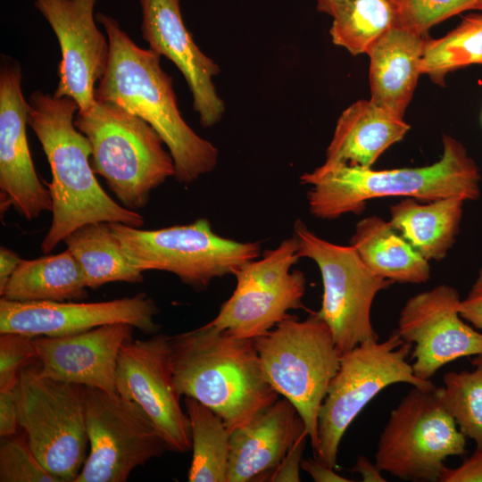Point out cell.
Masks as SVG:
<instances>
[{"mask_svg": "<svg viewBox=\"0 0 482 482\" xmlns=\"http://www.w3.org/2000/svg\"><path fill=\"white\" fill-rule=\"evenodd\" d=\"M18 427L20 425L14 389L0 391V436H13Z\"/></svg>", "mask_w": 482, "mask_h": 482, "instance_id": "74e56055", "label": "cell"}, {"mask_svg": "<svg viewBox=\"0 0 482 482\" xmlns=\"http://www.w3.org/2000/svg\"><path fill=\"white\" fill-rule=\"evenodd\" d=\"M74 125L91 145L93 171L127 209L144 208L152 191L174 176L173 159L160 135L122 107L96 100L78 111Z\"/></svg>", "mask_w": 482, "mask_h": 482, "instance_id": "5b68a950", "label": "cell"}, {"mask_svg": "<svg viewBox=\"0 0 482 482\" xmlns=\"http://www.w3.org/2000/svg\"><path fill=\"white\" fill-rule=\"evenodd\" d=\"M461 317L482 333V267L467 296L459 303Z\"/></svg>", "mask_w": 482, "mask_h": 482, "instance_id": "8d00e7d4", "label": "cell"}, {"mask_svg": "<svg viewBox=\"0 0 482 482\" xmlns=\"http://www.w3.org/2000/svg\"><path fill=\"white\" fill-rule=\"evenodd\" d=\"M411 345L394 331L386 340L364 342L341 354L340 365L320 406L318 445L313 457L337 468V452L345 432L362 410L384 388L396 383L433 388L431 380L418 378L407 361Z\"/></svg>", "mask_w": 482, "mask_h": 482, "instance_id": "ba28073f", "label": "cell"}, {"mask_svg": "<svg viewBox=\"0 0 482 482\" xmlns=\"http://www.w3.org/2000/svg\"><path fill=\"white\" fill-rule=\"evenodd\" d=\"M440 482H482V447L476 446L474 452L462 460L456 468L443 470Z\"/></svg>", "mask_w": 482, "mask_h": 482, "instance_id": "e575fe53", "label": "cell"}, {"mask_svg": "<svg viewBox=\"0 0 482 482\" xmlns=\"http://www.w3.org/2000/svg\"><path fill=\"white\" fill-rule=\"evenodd\" d=\"M458 290L440 284L410 297L395 332L411 345L413 374L430 380L439 369L462 357L482 354V333L459 313Z\"/></svg>", "mask_w": 482, "mask_h": 482, "instance_id": "9a60e30c", "label": "cell"}, {"mask_svg": "<svg viewBox=\"0 0 482 482\" xmlns=\"http://www.w3.org/2000/svg\"><path fill=\"white\" fill-rule=\"evenodd\" d=\"M81 269L70 250L22 260L4 287L2 298L14 302H68L87 297Z\"/></svg>", "mask_w": 482, "mask_h": 482, "instance_id": "484cf974", "label": "cell"}, {"mask_svg": "<svg viewBox=\"0 0 482 482\" xmlns=\"http://www.w3.org/2000/svg\"><path fill=\"white\" fill-rule=\"evenodd\" d=\"M1 482H62L37 460L25 437H7L0 447Z\"/></svg>", "mask_w": 482, "mask_h": 482, "instance_id": "d6a6232c", "label": "cell"}, {"mask_svg": "<svg viewBox=\"0 0 482 482\" xmlns=\"http://www.w3.org/2000/svg\"><path fill=\"white\" fill-rule=\"evenodd\" d=\"M84 389L28 367L14 388L19 425L31 451L62 482H73L87 458Z\"/></svg>", "mask_w": 482, "mask_h": 482, "instance_id": "9c48e42d", "label": "cell"}, {"mask_svg": "<svg viewBox=\"0 0 482 482\" xmlns=\"http://www.w3.org/2000/svg\"><path fill=\"white\" fill-rule=\"evenodd\" d=\"M412 389L391 411L378 440L375 463L406 481L437 482L450 456L466 453V436L435 393Z\"/></svg>", "mask_w": 482, "mask_h": 482, "instance_id": "30bf717a", "label": "cell"}, {"mask_svg": "<svg viewBox=\"0 0 482 482\" xmlns=\"http://www.w3.org/2000/svg\"><path fill=\"white\" fill-rule=\"evenodd\" d=\"M21 67L3 56L0 69V189L4 206L12 205L28 220L52 211V199L41 182L29 148L26 127L29 102L21 89Z\"/></svg>", "mask_w": 482, "mask_h": 482, "instance_id": "ac0fdd59", "label": "cell"}, {"mask_svg": "<svg viewBox=\"0 0 482 482\" xmlns=\"http://www.w3.org/2000/svg\"><path fill=\"white\" fill-rule=\"evenodd\" d=\"M301 468L305 470L316 482H350L352 480L340 476L335 470L315 458L302 460Z\"/></svg>", "mask_w": 482, "mask_h": 482, "instance_id": "f35d334b", "label": "cell"}, {"mask_svg": "<svg viewBox=\"0 0 482 482\" xmlns=\"http://www.w3.org/2000/svg\"><path fill=\"white\" fill-rule=\"evenodd\" d=\"M170 353L168 335L127 341L118 356L116 393L143 410L168 450L187 453L192 448L190 422L175 387Z\"/></svg>", "mask_w": 482, "mask_h": 482, "instance_id": "5bb4252c", "label": "cell"}, {"mask_svg": "<svg viewBox=\"0 0 482 482\" xmlns=\"http://www.w3.org/2000/svg\"><path fill=\"white\" fill-rule=\"evenodd\" d=\"M477 10L482 11V0H478Z\"/></svg>", "mask_w": 482, "mask_h": 482, "instance_id": "7bdbcfd3", "label": "cell"}, {"mask_svg": "<svg viewBox=\"0 0 482 482\" xmlns=\"http://www.w3.org/2000/svg\"><path fill=\"white\" fill-rule=\"evenodd\" d=\"M110 224L125 254L142 271L172 273L195 290L205 288L217 278L235 276L261 255L259 241L221 237L204 218L157 229Z\"/></svg>", "mask_w": 482, "mask_h": 482, "instance_id": "52a82bcc", "label": "cell"}, {"mask_svg": "<svg viewBox=\"0 0 482 482\" xmlns=\"http://www.w3.org/2000/svg\"><path fill=\"white\" fill-rule=\"evenodd\" d=\"M253 342L268 382L295 406L314 451L320 409L340 365L328 326L316 312L289 315Z\"/></svg>", "mask_w": 482, "mask_h": 482, "instance_id": "8992f818", "label": "cell"}, {"mask_svg": "<svg viewBox=\"0 0 482 482\" xmlns=\"http://www.w3.org/2000/svg\"><path fill=\"white\" fill-rule=\"evenodd\" d=\"M155 302L144 293L104 302H14L0 299V333L62 337L104 325L126 323L144 333L158 331Z\"/></svg>", "mask_w": 482, "mask_h": 482, "instance_id": "2e32d148", "label": "cell"}, {"mask_svg": "<svg viewBox=\"0 0 482 482\" xmlns=\"http://www.w3.org/2000/svg\"><path fill=\"white\" fill-rule=\"evenodd\" d=\"M89 453L73 482H125L168 447L143 410L117 393L86 387Z\"/></svg>", "mask_w": 482, "mask_h": 482, "instance_id": "4fadbf2b", "label": "cell"}, {"mask_svg": "<svg viewBox=\"0 0 482 482\" xmlns=\"http://www.w3.org/2000/svg\"><path fill=\"white\" fill-rule=\"evenodd\" d=\"M312 215L332 220L362 212L368 201L388 196L430 202L447 197L472 201L480 195V173L466 148L445 135L441 158L427 166L374 170L355 165L321 164L300 177Z\"/></svg>", "mask_w": 482, "mask_h": 482, "instance_id": "277c9868", "label": "cell"}, {"mask_svg": "<svg viewBox=\"0 0 482 482\" xmlns=\"http://www.w3.org/2000/svg\"><path fill=\"white\" fill-rule=\"evenodd\" d=\"M427 37L392 27L369 49L370 101L403 118L419 76Z\"/></svg>", "mask_w": 482, "mask_h": 482, "instance_id": "7402d4cb", "label": "cell"}, {"mask_svg": "<svg viewBox=\"0 0 482 482\" xmlns=\"http://www.w3.org/2000/svg\"><path fill=\"white\" fill-rule=\"evenodd\" d=\"M395 19L390 0H351L333 16L330 36L353 55L367 54L395 26Z\"/></svg>", "mask_w": 482, "mask_h": 482, "instance_id": "f546056e", "label": "cell"}, {"mask_svg": "<svg viewBox=\"0 0 482 482\" xmlns=\"http://www.w3.org/2000/svg\"><path fill=\"white\" fill-rule=\"evenodd\" d=\"M133 328L114 323L73 335L33 337L38 371L54 380L116 393L119 353L133 339Z\"/></svg>", "mask_w": 482, "mask_h": 482, "instance_id": "ffe728a7", "label": "cell"}, {"mask_svg": "<svg viewBox=\"0 0 482 482\" xmlns=\"http://www.w3.org/2000/svg\"><path fill=\"white\" fill-rule=\"evenodd\" d=\"M170 366L179 395L212 410L230 433L279 396L264 375L253 339L208 323L171 337Z\"/></svg>", "mask_w": 482, "mask_h": 482, "instance_id": "3957f363", "label": "cell"}, {"mask_svg": "<svg viewBox=\"0 0 482 482\" xmlns=\"http://www.w3.org/2000/svg\"><path fill=\"white\" fill-rule=\"evenodd\" d=\"M22 259L15 252L1 246L0 248V291L4 287Z\"/></svg>", "mask_w": 482, "mask_h": 482, "instance_id": "ab89813d", "label": "cell"}, {"mask_svg": "<svg viewBox=\"0 0 482 482\" xmlns=\"http://www.w3.org/2000/svg\"><path fill=\"white\" fill-rule=\"evenodd\" d=\"M473 370L450 371L435 393L460 430L482 447V354L471 360Z\"/></svg>", "mask_w": 482, "mask_h": 482, "instance_id": "4dcf8cb0", "label": "cell"}, {"mask_svg": "<svg viewBox=\"0 0 482 482\" xmlns=\"http://www.w3.org/2000/svg\"><path fill=\"white\" fill-rule=\"evenodd\" d=\"M305 431L295 406L287 399L278 398L230 433L227 482L268 481Z\"/></svg>", "mask_w": 482, "mask_h": 482, "instance_id": "44dd1931", "label": "cell"}, {"mask_svg": "<svg viewBox=\"0 0 482 482\" xmlns=\"http://www.w3.org/2000/svg\"><path fill=\"white\" fill-rule=\"evenodd\" d=\"M96 20L104 26L110 45L108 66L96 87V100L115 104L149 123L168 147L173 178L180 184H190L212 171L219 151L183 119L161 56L137 46L114 18L98 12Z\"/></svg>", "mask_w": 482, "mask_h": 482, "instance_id": "7a4b0ae2", "label": "cell"}, {"mask_svg": "<svg viewBox=\"0 0 482 482\" xmlns=\"http://www.w3.org/2000/svg\"><path fill=\"white\" fill-rule=\"evenodd\" d=\"M395 26L422 35L434 25L467 10H477L478 0H390Z\"/></svg>", "mask_w": 482, "mask_h": 482, "instance_id": "1f68e13d", "label": "cell"}, {"mask_svg": "<svg viewBox=\"0 0 482 482\" xmlns=\"http://www.w3.org/2000/svg\"><path fill=\"white\" fill-rule=\"evenodd\" d=\"M141 33L149 49L170 60L184 76L193 96V108L203 127L218 123L225 104L218 95L213 78L219 65L195 43L187 30L179 0H139Z\"/></svg>", "mask_w": 482, "mask_h": 482, "instance_id": "d6986e66", "label": "cell"}, {"mask_svg": "<svg viewBox=\"0 0 482 482\" xmlns=\"http://www.w3.org/2000/svg\"><path fill=\"white\" fill-rule=\"evenodd\" d=\"M36 360L33 337L0 333V391L13 390L21 371Z\"/></svg>", "mask_w": 482, "mask_h": 482, "instance_id": "836d02e7", "label": "cell"}, {"mask_svg": "<svg viewBox=\"0 0 482 482\" xmlns=\"http://www.w3.org/2000/svg\"><path fill=\"white\" fill-rule=\"evenodd\" d=\"M307 437L309 436L305 431L296 439L268 481H300L299 468Z\"/></svg>", "mask_w": 482, "mask_h": 482, "instance_id": "d590c367", "label": "cell"}, {"mask_svg": "<svg viewBox=\"0 0 482 482\" xmlns=\"http://www.w3.org/2000/svg\"><path fill=\"white\" fill-rule=\"evenodd\" d=\"M471 64H482V13L467 15L440 38H427L420 71L442 85L448 72Z\"/></svg>", "mask_w": 482, "mask_h": 482, "instance_id": "f1b7e54d", "label": "cell"}, {"mask_svg": "<svg viewBox=\"0 0 482 482\" xmlns=\"http://www.w3.org/2000/svg\"><path fill=\"white\" fill-rule=\"evenodd\" d=\"M300 257L312 260L320 272L323 295L316 312L328 326L341 354L378 335L371 322L376 295L393 282L373 273L351 245L327 241L301 220L294 225Z\"/></svg>", "mask_w": 482, "mask_h": 482, "instance_id": "8fae6325", "label": "cell"}, {"mask_svg": "<svg viewBox=\"0 0 482 482\" xmlns=\"http://www.w3.org/2000/svg\"><path fill=\"white\" fill-rule=\"evenodd\" d=\"M97 0H34V5L54 30L62 58L54 95L71 97L79 111L96 101L95 89L110 57L107 36L99 30L94 14Z\"/></svg>", "mask_w": 482, "mask_h": 482, "instance_id": "e0dca14e", "label": "cell"}, {"mask_svg": "<svg viewBox=\"0 0 482 482\" xmlns=\"http://www.w3.org/2000/svg\"><path fill=\"white\" fill-rule=\"evenodd\" d=\"M410 125L370 100H359L339 116L322 164L371 168L391 145L403 138Z\"/></svg>", "mask_w": 482, "mask_h": 482, "instance_id": "603a6c76", "label": "cell"}, {"mask_svg": "<svg viewBox=\"0 0 482 482\" xmlns=\"http://www.w3.org/2000/svg\"><path fill=\"white\" fill-rule=\"evenodd\" d=\"M349 1L351 0H316L317 9L333 17Z\"/></svg>", "mask_w": 482, "mask_h": 482, "instance_id": "b9f144b4", "label": "cell"}, {"mask_svg": "<svg viewBox=\"0 0 482 482\" xmlns=\"http://www.w3.org/2000/svg\"><path fill=\"white\" fill-rule=\"evenodd\" d=\"M465 201L447 197L420 204L404 197L389 209V222L428 261L444 259L458 235Z\"/></svg>", "mask_w": 482, "mask_h": 482, "instance_id": "d4e9b609", "label": "cell"}, {"mask_svg": "<svg viewBox=\"0 0 482 482\" xmlns=\"http://www.w3.org/2000/svg\"><path fill=\"white\" fill-rule=\"evenodd\" d=\"M190 422L193 455L190 482H227L230 432L222 419L197 400L185 396Z\"/></svg>", "mask_w": 482, "mask_h": 482, "instance_id": "83f0119b", "label": "cell"}, {"mask_svg": "<svg viewBox=\"0 0 482 482\" xmlns=\"http://www.w3.org/2000/svg\"><path fill=\"white\" fill-rule=\"evenodd\" d=\"M350 245L373 273L385 279L421 284L430 278L429 261L399 235L388 220L379 216L361 220Z\"/></svg>", "mask_w": 482, "mask_h": 482, "instance_id": "cb8c5ba5", "label": "cell"}, {"mask_svg": "<svg viewBox=\"0 0 482 482\" xmlns=\"http://www.w3.org/2000/svg\"><path fill=\"white\" fill-rule=\"evenodd\" d=\"M28 102V125L42 146L52 174L46 185L52 199V220L41 251L50 253L72 231L88 223L142 227L143 216L111 198L97 181L90 163L91 145L74 125L78 104L71 97L39 90Z\"/></svg>", "mask_w": 482, "mask_h": 482, "instance_id": "6da1fadb", "label": "cell"}, {"mask_svg": "<svg viewBox=\"0 0 482 482\" xmlns=\"http://www.w3.org/2000/svg\"><path fill=\"white\" fill-rule=\"evenodd\" d=\"M352 472L358 473L364 482H385L386 478L382 476V470L371 463L365 455H359L355 464L352 468Z\"/></svg>", "mask_w": 482, "mask_h": 482, "instance_id": "60d3db41", "label": "cell"}, {"mask_svg": "<svg viewBox=\"0 0 482 482\" xmlns=\"http://www.w3.org/2000/svg\"><path fill=\"white\" fill-rule=\"evenodd\" d=\"M300 258L293 236L244 265L235 274L232 295L208 324L237 337L254 339L287 318L289 311L303 308L306 278L293 270Z\"/></svg>", "mask_w": 482, "mask_h": 482, "instance_id": "7c38bea8", "label": "cell"}, {"mask_svg": "<svg viewBox=\"0 0 482 482\" xmlns=\"http://www.w3.org/2000/svg\"><path fill=\"white\" fill-rule=\"evenodd\" d=\"M64 244L79 263L86 287L96 289L112 282L140 283L143 272L125 254L110 222L79 227Z\"/></svg>", "mask_w": 482, "mask_h": 482, "instance_id": "4316f807", "label": "cell"}]
</instances>
